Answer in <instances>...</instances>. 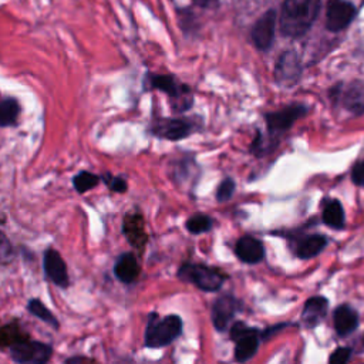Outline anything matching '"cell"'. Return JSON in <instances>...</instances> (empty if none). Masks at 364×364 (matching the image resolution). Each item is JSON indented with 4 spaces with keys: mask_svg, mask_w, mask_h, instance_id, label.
<instances>
[{
    "mask_svg": "<svg viewBox=\"0 0 364 364\" xmlns=\"http://www.w3.org/2000/svg\"><path fill=\"white\" fill-rule=\"evenodd\" d=\"M191 131V125L186 121L175 118H159L152 124V132L165 139H181Z\"/></svg>",
    "mask_w": 364,
    "mask_h": 364,
    "instance_id": "cell-11",
    "label": "cell"
},
{
    "mask_svg": "<svg viewBox=\"0 0 364 364\" xmlns=\"http://www.w3.org/2000/svg\"><path fill=\"white\" fill-rule=\"evenodd\" d=\"M98 183H100V176L88 171H81L73 178V186L78 193H84L91 188H95Z\"/></svg>",
    "mask_w": 364,
    "mask_h": 364,
    "instance_id": "cell-22",
    "label": "cell"
},
{
    "mask_svg": "<svg viewBox=\"0 0 364 364\" xmlns=\"http://www.w3.org/2000/svg\"><path fill=\"white\" fill-rule=\"evenodd\" d=\"M235 191V182L230 179V178H226L220 182V185L218 186V191H216V199L219 202H225L228 199H230L232 193Z\"/></svg>",
    "mask_w": 364,
    "mask_h": 364,
    "instance_id": "cell-25",
    "label": "cell"
},
{
    "mask_svg": "<svg viewBox=\"0 0 364 364\" xmlns=\"http://www.w3.org/2000/svg\"><path fill=\"white\" fill-rule=\"evenodd\" d=\"M327 304H328L327 300L321 296L309 299L301 311V318L306 323V326L309 327L317 326L321 321V318L326 316Z\"/></svg>",
    "mask_w": 364,
    "mask_h": 364,
    "instance_id": "cell-17",
    "label": "cell"
},
{
    "mask_svg": "<svg viewBox=\"0 0 364 364\" xmlns=\"http://www.w3.org/2000/svg\"><path fill=\"white\" fill-rule=\"evenodd\" d=\"M276 11L267 10L253 26L252 40L259 50H267L274 38Z\"/></svg>",
    "mask_w": 364,
    "mask_h": 364,
    "instance_id": "cell-8",
    "label": "cell"
},
{
    "mask_svg": "<svg viewBox=\"0 0 364 364\" xmlns=\"http://www.w3.org/2000/svg\"><path fill=\"white\" fill-rule=\"evenodd\" d=\"M320 0H284L280 13V30L284 36H303L313 24Z\"/></svg>",
    "mask_w": 364,
    "mask_h": 364,
    "instance_id": "cell-1",
    "label": "cell"
},
{
    "mask_svg": "<svg viewBox=\"0 0 364 364\" xmlns=\"http://www.w3.org/2000/svg\"><path fill=\"white\" fill-rule=\"evenodd\" d=\"M102 181L109 186L111 191L115 192H124L127 189V182L122 178H117V176H111L109 173L104 175Z\"/></svg>",
    "mask_w": 364,
    "mask_h": 364,
    "instance_id": "cell-27",
    "label": "cell"
},
{
    "mask_svg": "<svg viewBox=\"0 0 364 364\" xmlns=\"http://www.w3.org/2000/svg\"><path fill=\"white\" fill-rule=\"evenodd\" d=\"M351 178L357 185L364 186V161L354 165L353 172H351Z\"/></svg>",
    "mask_w": 364,
    "mask_h": 364,
    "instance_id": "cell-28",
    "label": "cell"
},
{
    "mask_svg": "<svg viewBox=\"0 0 364 364\" xmlns=\"http://www.w3.org/2000/svg\"><path fill=\"white\" fill-rule=\"evenodd\" d=\"M196 6L199 7H210V6H215L218 3V0H192Z\"/></svg>",
    "mask_w": 364,
    "mask_h": 364,
    "instance_id": "cell-29",
    "label": "cell"
},
{
    "mask_svg": "<svg viewBox=\"0 0 364 364\" xmlns=\"http://www.w3.org/2000/svg\"><path fill=\"white\" fill-rule=\"evenodd\" d=\"M357 9L347 0H327L326 27L330 31L344 30L355 17Z\"/></svg>",
    "mask_w": 364,
    "mask_h": 364,
    "instance_id": "cell-7",
    "label": "cell"
},
{
    "mask_svg": "<svg viewBox=\"0 0 364 364\" xmlns=\"http://www.w3.org/2000/svg\"><path fill=\"white\" fill-rule=\"evenodd\" d=\"M210 226H212V220L203 213H196V215L191 216L186 222V229L193 235L208 232L210 229Z\"/></svg>",
    "mask_w": 364,
    "mask_h": 364,
    "instance_id": "cell-23",
    "label": "cell"
},
{
    "mask_svg": "<svg viewBox=\"0 0 364 364\" xmlns=\"http://www.w3.org/2000/svg\"><path fill=\"white\" fill-rule=\"evenodd\" d=\"M323 222L334 229H340L344 226V210L340 200H326L323 208Z\"/></svg>",
    "mask_w": 364,
    "mask_h": 364,
    "instance_id": "cell-19",
    "label": "cell"
},
{
    "mask_svg": "<svg viewBox=\"0 0 364 364\" xmlns=\"http://www.w3.org/2000/svg\"><path fill=\"white\" fill-rule=\"evenodd\" d=\"M182 331V320L179 316L171 314L159 317L151 314L145 330V346L149 348H158L171 344Z\"/></svg>",
    "mask_w": 364,
    "mask_h": 364,
    "instance_id": "cell-2",
    "label": "cell"
},
{
    "mask_svg": "<svg viewBox=\"0 0 364 364\" xmlns=\"http://www.w3.org/2000/svg\"><path fill=\"white\" fill-rule=\"evenodd\" d=\"M235 253L245 263H257L263 259L264 249L260 240L252 236H243L236 242Z\"/></svg>",
    "mask_w": 364,
    "mask_h": 364,
    "instance_id": "cell-13",
    "label": "cell"
},
{
    "mask_svg": "<svg viewBox=\"0 0 364 364\" xmlns=\"http://www.w3.org/2000/svg\"><path fill=\"white\" fill-rule=\"evenodd\" d=\"M301 74L299 57L294 51H286L280 55L276 65V80L284 87H291L297 82Z\"/></svg>",
    "mask_w": 364,
    "mask_h": 364,
    "instance_id": "cell-9",
    "label": "cell"
},
{
    "mask_svg": "<svg viewBox=\"0 0 364 364\" xmlns=\"http://www.w3.org/2000/svg\"><path fill=\"white\" fill-rule=\"evenodd\" d=\"M327 245V239L323 235H309L304 236L297 245V256L301 259H310L318 255L324 246Z\"/></svg>",
    "mask_w": 364,
    "mask_h": 364,
    "instance_id": "cell-18",
    "label": "cell"
},
{
    "mask_svg": "<svg viewBox=\"0 0 364 364\" xmlns=\"http://www.w3.org/2000/svg\"><path fill=\"white\" fill-rule=\"evenodd\" d=\"M358 324L357 313L347 304H341L334 311V328L338 336H347Z\"/></svg>",
    "mask_w": 364,
    "mask_h": 364,
    "instance_id": "cell-16",
    "label": "cell"
},
{
    "mask_svg": "<svg viewBox=\"0 0 364 364\" xmlns=\"http://www.w3.org/2000/svg\"><path fill=\"white\" fill-rule=\"evenodd\" d=\"M237 303L232 296L219 297L212 307V320L218 330H225L236 311Z\"/></svg>",
    "mask_w": 364,
    "mask_h": 364,
    "instance_id": "cell-14",
    "label": "cell"
},
{
    "mask_svg": "<svg viewBox=\"0 0 364 364\" xmlns=\"http://www.w3.org/2000/svg\"><path fill=\"white\" fill-rule=\"evenodd\" d=\"M44 272L46 276L58 287H67L70 283L65 262L55 249H48L44 253Z\"/></svg>",
    "mask_w": 364,
    "mask_h": 364,
    "instance_id": "cell-10",
    "label": "cell"
},
{
    "mask_svg": "<svg viewBox=\"0 0 364 364\" xmlns=\"http://www.w3.org/2000/svg\"><path fill=\"white\" fill-rule=\"evenodd\" d=\"M304 108L301 105H291L284 109H280L277 112L266 114V122L270 129V132H280L291 127V124L299 119L304 114Z\"/></svg>",
    "mask_w": 364,
    "mask_h": 364,
    "instance_id": "cell-12",
    "label": "cell"
},
{
    "mask_svg": "<svg viewBox=\"0 0 364 364\" xmlns=\"http://www.w3.org/2000/svg\"><path fill=\"white\" fill-rule=\"evenodd\" d=\"M139 264L132 253H122L114 266V273L117 279L125 284L134 283L139 276Z\"/></svg>",
    "mask_w": 364,
    "mask_h": 364,
    "instance_id": "cell-15",
    "label": "cell"
},
{
    "mask_svg": "<svg viewBox=\"0 0 364 364\" xmlns=\"http://www.w3.org/2000/svg\"><path fill=\"white\" fill-rule=\"evenodd\" d=\"M230 337L236 341L235 355L237 361H247L255 355L259 348V331L245 326L243 323H235L230 331Z\"/></svg>",
    "mask_w": 364,
    "mask_h": 364,
    "instance_id": "cell-6",
    "label": "cell"
},
{
    "mask_svg": "<svg viewBox=\"0 0 364 364\" xmlns=\"http://www.w3.org/2000/svg\"><path fill=\"white\" fill-rule=\"evenodd\" d=\"M178 276L185 282L193 283L195 286H198L205 291H216L218 289H220L225 280V276L220 272L203 264H191V263L183 264L179 269Z\"/></svg>",
    "mask_w": 364,
    "mask_h": 364,
    "instance_id": "cell-3",
    "label": "cell"
},
{
    "mask_svg": "<svg viewBox=\"0 0 364 364\" xmlns=\"http://www.w3.org/2000/svg\"><path fill=\"white\" fill-rule=\"evenodd\" d=\"M346 102H348V107L354 111H361L364 105V91L360 90V85H355L354 88H350L348 98L346 97Z\"/></svg>",
    "mask_w": 364,
    "mask_h": 364,
    "instance_id": "cell-24",
    "label": "cell"
},
{
    "mask_svg": "<svg viewBox=\"0 0 364 364\" xmlns=\"http://www.w3.org/2000/svg\"><path fill=\"white\" fill-rule=\"evenodd\" d=\"M20 115V104L11 97H0V128L14 125Z\"/></svg>",
    "mask_w": 364,
    "mask_h": 364,
    "instance_id": "cell-20",
    "label": "cell"
},
{
    "mask_svg": "<svg viewBox=\"0 0 364 364\" xmlns=\"http://www.w3.org/2000/svg\"><path fill=\"white\" fill-rule=\"evenodd\" d=\"M10 354L20 364H44L51 358L53 348L40 341H17L11 344Z\"/></svg>",
    "mask_w": 364,
    "mask_h": 364,
    "instance_id": "cell-5",
    "label": "cell"
},
{
    "mask_svg": "<svg viewBox=\"0 0 364 364\" xmlns=\"http://www.w3.org/2000/svg\"><path fill=\"white\" fill-rule=\"evenodd\" d=\"M151 87L166 92L176 111H185L192 105V94L189 87L179 84L171 75H151Z\"/></svg>",
    "mask_w": 364,
    "mask_h": 364,
    "instance_id": "cell-4",
    "label": "cell"
},
{
    "mask_svg": "<svg viewBox=\"0 0 364 364\" xmlns=\"http://www.w3.org/2000/svg\"><path fill=\"white\" fill-rule=\"evenodd\" d=\"M350 357H351V348H348V347H338V348H336L331 353L328 361L331 364H343V363H347L350 360Z\"/></svg>",
    "mask_w": 364,
    "mask_h": 364,
    "instance_id": "cell-26",
    "label": "cell"
},
{
    "mask_svg": "<svg viewBox=\"0 0 364 364\" xmlns=\"http://www.w3.org/2000/svg\"><path fill=\"white\" fill-rule=\"evenodd\" d=\"M27 310L33 314V316H36V317H38L40 320H43L44 323H47V324H50L53 328H58V320L54 317V314L38 300V299H31L30 301H28V304H27Z\"/></svg>",
    "mask_w": 364,
    "mask_h": 364,
    "instance_id": "cell-21",
    "label": "cell"
}]
</instances>
